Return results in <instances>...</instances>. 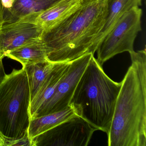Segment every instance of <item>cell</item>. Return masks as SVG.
<instances>
[{
  "mask_svg": "<svg viewBox=\"0 0 146 146\" xmlns=\"http://www.w3.org/2000/svg\"><path fill=\"white\" fill-rule=\"evenodd\" d=\"M49 51L42 39L11 50L5 54L7 57L19 62L24 67L26 66L46 62Z\"/></svg>",
  "mask_w": 146,
  "mask_h": 146,
  "instance_id": "obj_14",
  "label": "cell"
},
{
  "mask_svg": "<svg viewBox=\"0 0 146 146\" xmlns=\"http://www.w3.org/2000/svg\"><path fill=\"white\" fill-rule=\"evenodd\" d=\"M28 138H23L18 141L10 140L0 132V146H28Z\"/></svg>",
  "mask_w": 146,
  "mask_h": 146,
  "instance_id": "obj_16",
  "label": "cell"
},
{
  "mask_svg": "<svg viewBox=\"0 0 146 146\" xmlns=\"http://www.w3.org/2000/svg\"><path fill=\"white\" fill-rule=\"evenodd\" d=\"M142 10L140 7L131 8L125 12L99 45L97 59L102 66L113 56L124 52H134V43L141 31Z\"/></svg>",
  "mask_w": 146,
  "mask_h": 146,
  "instance_id": "obj_5",
  "label": "cell"
},
{
  "mask_svg": "<svg viewBox=\"0 0 146 146\" xmlns=\"http://www.w3.org/2000/svg\"><path fill=\"white\" fill-rule=\"evenodd\" d=\"M107 14V0H83L67 18L43 32L42 39L49 51L48 60L67 63L88 54L94 55V44Z\"/></svg>",
  "mask_w": 146,
  "mask_h": 146,
  "instance_id": "obj_2",
  "label": "cell"
},
{
  "mask_svg": "<svg viewBox=\"0 0 146 146\" xmlns=\"http://www.w3.org/2000/svg\"><path fill=\"white\" fill-rule=\"evenodd\" d=\"M77 116H79L78 109L73 104H70L64 110L31 119L28 129L29 139L31 141L34 137Z\"/></svg>",
  "mask_w": 146,
  "mask_h": 146,
  "instance_id": "obj_12",
  "label": "cell"
},
{
  "mask_svg": "<svg viewBox=\"0 0 146 146\" xmlns=\"http://www.w3.org/2000/svg\"><path fill=\"white\" fill-rule=\"evenodd\" d=\"M142 0H107V14L102 30L94 45V52H96L102 41L111 31L121 17L129 10L140 7Z\"/></svg>",
  "mask_w": 146,
  "mask_h": 146,
  "instance_id": "obj_13",
  "label": "cell"
},
{
  "mask_svg": "<svg viewBox=\"0 0 146 146\" xmlns=\"http://www.w3.org/2000/svg\"><path fill=\"white\" fill-rule=\"evenodd\" d=\"M130 55L107 135L109 146H146V49Z\"/></svg>",
  "mask_w": 146,
  "mask_h": 146,
  "instance_id": "obj_1",
  "label": "cell"
},
{
  "mask_svg": "<svg viewBox=\"0 0 146 146\" xmlns=\"http://www.w3.org/2000/svg\"><path fill=\"white\" fill-rule=\"evenodd\" d=\"M96 130L77 116L32 138L31 146H87Z\"/></svg>",
  "mask_w": 146,
  "mask_h": 146,
  "instance_id": "obj_6",
  "label": "cell"
},
{
  "mask_svg": "<svg viewBox=\"0 0 146 146\" xmlns=\"http://www.w3.org/2000/svg\"><path fill=\"white\" fill-rule=\"evenodd\" d=\"M43 32L40 25L29 22L4 24L0 29V58L11 50L42 39Z\"/></svg>",
  "mask_w": 146,
  "mask_h": 146,
  "instance_id": "obj_8",
  "label": "cell"
},
{
  "mask_svg": "<svg viewBox=\"0 0 146 146\" xmlns=\"http://www.w3.org/2000/svg\"><path fill=\"white\" fill-rule=\"evenodd\" d=\"M121 82H116L104 72L93 55L74 90L70 104L77 108L79 116L96 130L108 135Z\"/></svg>",
  "mask_w": 146,
  "mask_h": 146,
  "instance_id": "obj_3",
  "label": "cell"
},
{
  "mask_svg": "<svg viewBox=\"0 0 146 146\" xmlns=\"http://www.w3.org/2000/svg\"><path fill=\"white\" fill-rule=\"evenodd\" d=\"M56 64L47 61L23 67L26 72L29 82L31 101L36 94L44 80L53 70Z\"/></svg>",
  "mask_w": 146,
  "mask_h": 146,
  "instance_id": "obj_15",
  "label": "cell"
},
{
  "mask_svg": "<svg viewBox=\"0 0 146 146\" xmlns=\"http://www.w3.org/2000/svg\"><path fill=\"white\" fill-rule=\"evenodd\" d=\"M93 55L88 54L70 62L53 94L35 118L59 111L69 106L76 87Z\"/></svg>",
  "mask_w": 146,
  "mask_h": 146,
  "instance_id": "obj_7",
  "label": "cell"
},
{
  "mask_svg": "<svg viewBox=\"0 0 146 146\" xmlns=\"http://www.w3.org/2000/svg\"><path fill=\"white\" fill-rule=\"evenodd\" d=\"M83 1V0H60L47 10L27 16L18 22L36 24L40 25L44 32H46L67 18L80 7Z\"/></svg>",
  "mask_w": 146,
  "mask_h": 146,
  "instance_id": "obj_9",
  "label": "cell"
},
{
  "mask_svg": "<svg viewBox=\"0 0 146 146\" xmlns=\"http://www.w3.org/2000/svg\"><path fill=\"white\" fill-rule=\"evenodd\" d=\"M69 64L70 62L57 63L53 70L44 80L31 101L29 107L31 119L36 117L38 112L52 97Z\"/></svg>",
  "mask_w": 146,
  "mask_h": 146,
  "instance_id": "obj_11",
  "label": "cell"
},
{
  "mask_svg": "<svg viewBox=\"0 0 146 146\" xmlns=\"http://www.w3.org/2000/svg\"><path fill=\"white\" fill-rule=\"evenodd\" d=\"M60 0H0L4 24L18 22L30 15L40 13Z\"/></svg>",
  "mask_w": 146,
  "mask_h": 146,
  "instance_id": "obj_10",
  "label": "cell"
},
{
  "mask_svg": "<svg viewBox=\"0 0 146 146\" xmlns=\"http://www.w3.org/2000/svg\"><path fill=\"white\" fill-rule=\"evenodd\" d=\"M30 102L25 70L13 69L0 83V132L8 139L29 137Z\"/></svg>",
  "mask_w": 146,
  "mask_h": 146,
  "instance_id": "obj_4",
  "label": "cell"
}]
</instances>
